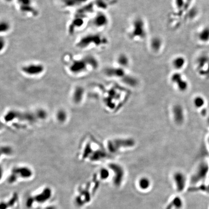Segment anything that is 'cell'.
Returning <instances> with one entry per match:
<instances>
[{
	"label": "cell",
	"instance_id": "16",
	"mask_svg": "<svg viewBox=\"0 0 209 209\" xmlns=\"http://www.w3.org/2000/svg\"><path fill=\"white\" fill-rule=\"evenodd\" d=\"M114 4L113 0H91L88 5L95 14L98 12H106Z\"/></svg>",
	"mask_w": 209,
	"mask_h": 209
},
{
	"label": "cell",
	"instance_id": "18",
	"mask_svg": "<svg viewBox=\"0 0 209 209\" xmlns=\"http://www.w3.org/2000/svg\"><path fill=\"white\" fill-rule=\"evenodd\" d=\"M172 180L177 192L181 193L184 191L186 185V177L185 175L181 171H176L173 174Z\"/></svg>",
	"mask_w": 209,
	"mask_h": 209
},
{
	"label": "cell",
	"instance_id": "17",
	"mask_svg": "<svg viewBox=\"0 0 209 209\" xmlns=\"http://www.w3.org/2000/svg\"><path fill=\"white\" fill-rule=\"evenodd\" d=\"M172 117L175 124L181 125L185 121V113L184 107L180 104H175L171 108Z\"/></svg>",
	"mask_w": 209,
	"mask_h": 209
},
{
	"label": "cell",
	"instance_id": "33",
	"mask_svg": "<svg viewBox=\"0 0 209 209\" xmlns=\"http://www.w3.org/2000/svg\"><path fill=\"white\" fill-rule=\"evenodd\" d=\"M4 3L7 5H14L16 0H2Z\"/></svg>",
	"mask_w": 209,
	"mask_h": 209
},
{
	"label": "cell",
	"instance_id": "5",
	"mask_svg": "<svg viewBox=\"0 0 209 209\" xmlns=\"http://www.w3.org/2000/svg\"><path fill=\"white\" fill-rule=\"evenodd\" d=\"M148 35V28L145 20L141 17H135L128 28L127 35L129 39L136 43H140L145 40Z\"/></svg>",
	"mask_w": 209,
	"mask_h": 209
},
{
	"label": "cell",
	"instance_id": "15",
	"mask_svg": "<svg viewBox=\"0 0 209 209\" xmlns=\"http://www.w3.org/2000/svg\"><path fill=\"white\" fill-rule=\"evenodd\" d=\"M111 173L113 174V183L116 187H120L123 183L125 179V169L118 163H111L107 166Z\"/></svg>",
	"mask_w": 209,
	"mask_h": 209
},
{
	"label": "cell",
	"instance_id": "2",
	"mask_svg": "<svg viewBox=\"0 0 209 209\" xmlns=\"http://www.w3.org/2000/svg\"><path fill=\"white\" fill-rule=\"evenodd\" d=\"M110 42L103 32L93 31L87 32L77 38L74 47L83 52L101 51L109 46Z\"/></svg>",
	"mask_w": 209,
	"mask_h": 209
},
{
	"label": "cell",
	"instance_id": "7",
	"mask_svg": "<svg viewBox=\"0 0 209 209\" xmlns=\"http://www.w3.org/2000/svg\"><path fill=\"white\" fill-rule=\"evenodd\" d=\"M14 6L19 14L28 19H35L40 15L39 9L35 0H16Z\"/></svg>",
	"mask_w": 209,
	"mask_h": 209
},
{
	"label": "cell",
	"instance_id": "19",
	"mask_svg": "<svg viewBox=\"0 0 209 209\" xmlns=\"http://www.w3.org/2000/svg\"><path fill=\"white\" fill-rule=\"evenodd\" d=\"M85 89L81 85L74 87L71 91V99L72 102L76 105L81 104L85 97Z\"/></svg>",
	"mask_w": 209,
	"mask_h": 209
},
{
	"label": "cell",
	"instance_id": "28",
	"mask_svg": "<svg viewBox=\"0 0 209 209\" xmlns=\"http://www.w3.org/2000/svg\"><path fill=\"white\" fill-rule=\"evenodd\" d=\"M138 185L140 189L143 191L147 190L151 186V181L149 178L144 176L139 179Z\"/></svg>",
	"mask_w": 209,
	"mask_h": 209
},
{
	"label": "cell",
	"instance_id": "29",
	"mask_svg": "<svg viewBox=\"0 0 209 209\" xmlns=\"http://www.w3.org/2000/svg\"><path fill=\"white\" fill-rule=\"evenodd\" d=\"M198 40L202 43H205L209 40V28L205 27L201 29L198 34Z\"/></svg>",
	"mask_w": 209,
	"mask_h": 209
},
{
	"label": "cell",
	"instance_id": "31",
	"mask_svg": "<svg viewBox=\"0 0 209 209\" xmlns=\"http://www.w3.org/2000/svg\"><path fill=\"white\" fill-rule=\"evenodd\" d=\"M193 104L196 109H201L205 105V101L202 96H196L193 99Z\"/></svg>",
	"mask_w": 209,
	"mask_h": 209
},
{
	"label": "cell",
	"instance_id": "9",
	"mask_svg": "<svg viewBox=\"0 0 209 209\" xmlns=\"http://www.w3.org/2000/svg\"><path fill=\"white\" fill-rule=\"evenodd\" d=\"M135 145V141L131 138H115L107 140L106 143V151L114 154L123 149L132 148Z\"/></svg>",
	"mask_w": 209,
	"mask_h": 209
},
{
	"label": "cell",
	"instance_id": "6",
	"mask_svg": "<svg viewBox=\"0 0 209 209\" xmlns=\"http://www.w3.org/2000/svg\"><path fill=\"white\" fill-rule=\"evenodd\" d=\"M126 70L114 65L104 69V74L106 77L119 80L128 86L136 87L138 84V80L130 75Z\"/></svg>",
	"mask_w": 209,
	"mask_h": 209
},
{
	"label": "cell",
	"instance_id": "21",
	"mask_svg": "<svg viewBox=\"0 0 209 209\" xmlns=\"http://www.w3.org/2000/svg\"><path fill=\"white\" fill-rule=\"evenodd\" d=\"M164 45L163 39L158 36H154L149 41V48L151 52L155 54H158L161 52Z\"/></svg>",
	"mask_w": 209,
	"mask_h": 209
},
{
	"label": "cell",
	"instance_id": "3",
	"mask_svg": "<svg viewBox=\"0 0 209 209\" xmlns=\"http://www.w3.org/2000/svg\"><path fill=\"white\" fill-rule=\"evenodd\" d=\"M79 156L81 160L97 162L106 158L107 151L105 149L100 148L95 140L88 138L84 140L81 144Z\"/></svg>",
	"mask_w": 209,
	"mask_h": 209
},
{
	"label": "cell",
	"instance_id": "11",
	"mask_svg": "<svg viewBox=\"0 0 209 209\" xmlns=\"http://www.w3.org/2000/svg\"><path fill=\"white\" fill-rule=\"evenodd\" d=\"M110 19L106 12H98L92 16L90 25L94 29V31L102 32L109 27Z\"/></svg>",
	"mask_w": 209,
	"mask_h": 209
},
{
	"label": "cell",
	"instance_id": "27",
	"mask_svg": "<svg viewBox=\"0 0 209 209\" xmlns=\"http://www.w3.org/2000/svg\"><path fill=\"white\" fill-rule=\"evenodd\" d=\"M14 150L13 147L9 145L4 144L1 147V158H9L14 155Z\"/></svg>",
	"mask_w": 209,
	"mask_h": 209
},
{
	"label": "cell",
	"instance_id": "30",
	"mask_svg": "<svg viewBox=\"0 0 209 209\" xmlns=\"http://www.w3.org/2000/svg\"><path fill=\"white\" fill-rule=\"evenodd\" d=\"M111 173L110 170L107 166V168H102L99 170V176L102 180H106L109 179Z\"/></svg>",
	"mask_w": 209,
	"mask_h": 209
},
{
	"label": "cell",
	"instance_id": "1",
	"mask_svg": "<svg viewBox=\"0 0 209 209\" xmlns=\"http://www.w3.org/2000/svg\"><path fill=\"white\" fill-rule=\"evenodd\" d=\"M62 62L68 75L74 78H82L97 70L100 67L98 58L91 53L74 54L67 52Z\"/></svg>",
	"mask_w": 209,
	"mask_h": 209
},
{
	"label": "cell",
	"instance_id": "25",
	"mask_svg": "<svg viewBox=\"0 0 209 209\" xmlns=\"http://www.w3.org/2000/svg\"><path fill=\"white\" fill-rule=\"evenodd\" d=\"M56 121L60 124H64L68 120V112L64 109H60L56 111L55 114Z\"/></svg>",
	"mask_w": 209,
	"mask_h": 209
},
{
	"label": "cell",
	"instance_id": "14",
	"mask_svg": "<svg viewBox=\"0 0 209 209\" xmlns=\"http://www.w3.org/2000/svg\"><path fill=\"white\" fill-rule=\"evenodd\" d=\"M170 79L171 84L180 92H185L188 89V82L181 72H174Z\"/></svg>",
	"mask_w": 209,
	"mask_h": 209
},
{
	"label": "cell",
	"instance_id": "23",
	"mask_svg": "<svg viewBox=\"0 0 209 209\" xmlns=\"http://www.w3.org/2000/svg\"><path fill=\"white\" fill-rule=\"evenodd\" d=\"M115 65L126 69L130 65L129 57L125 53L119 54L115 59Z\"/></svg>",
	"mask_w": 209,
	"mask_h": 209
},
{
	"label": "cell",
	"instance_id": "13",
	"mask_svg": "<svg viewBox=\"0 0 209 209\" xmlns=\"http://www.w3.org/2000/svg\"><path fill=\"white\" fill-rule=\"evenodd\" d=\"M91 0H58V6L65 13L73 14Z\"/></svg>",
	"mask_w": 209,
	"mask_h": 209
},
{
	"label": "cell",
	"instance_id": "32",
	"mask_svg": "<svg viewBox=\"0 0 209 209\" xmlns=\"http://www.w3.org/2000/svg\"><path fill=\"white\" fill-rule=\"evenodd\" d=\"M8 46V40L6 36H1L0 37V52L2 54L6 52Z\"/></svg>",
	"mask_w": 209,
	"mask_h": 209
},
{
	"label": "cell",
	"instance_id": "10",
	"mask_svg": "<svg viewBox=\"0 0 209 209\" xmlns=\"http://www.w3.org/2000/svg\"><path fill=\"white\" fill-rule=\"evenodd\" d=\"M193 0H172L174 12L172 14L173 21H176L178 23L185 15H186L189 9L190 8Z\"/></svg>",
	"mask_w": 209,
	"mask_h": 209
},
{
	"label": "cell",
	"instance_id": "34",
	"mask_svg": "<svg viewBox=\"0 0 209 209\" xmlns=\"http://www.w3.org/2000/svg\"><path fill=\"white\" fill-rule=\"evenodd\" d=\"M208 141H209V140H208Z\"/></svg>",
	"mask_w": 209,
	"mask_h": 209
},
{
	"label": "cell",
	"instance_id": "22",
	"mask_svg": "<svg viewBox=\"0 0 209 209\" xmlns=\"http://www.w3.org/2000/svg\"><path fill=\"white\" fill-rule=\"evenodd\" d=\"M187 61L184 56H176L172 59L171 65L174 71L181 72L186 66Z\"/></svg>",
	"mask_w": 209,
	"mask_h": 209
},
{
	"label": "cell",
	"instance_id": "24",
	"mask_svg": "<svg viewBox=\"0 0 209 209\" xmlns=\"http://www.w3.org/2000/svg\"><path fill=\"white\" fill-rule=\"evenodd\" d=\"M11 22L7 19H2L0 22V35L2 36H6L9 34L12 30Z\"/></svg>",
	"mask_w": 209,
	"mask_h": 209
},
{
	"label": "cell",
	"instance_id": "12",
	"mask_svg": "<svg viewBox=\"0 0 209 209\" xmlns=\"http://www.w3.org/2000/svg\"><path fill=\"white\" fill-rule=\"evenodd\" d=\"M33 175V171L29 166L18 165L15 166L11 170L8 181L10 183H15L18 180L30 179Z\"/></svg>",
	"mask_w": 209,
	"mask_h": 209
},
{
	"label": "cell",
	"instance_id": "26",
	"mask_svg": "<svg viewBox=\"0 0 209 209\" xmlns=\"http://www.w3.org/2000/svg\"><path fill=\"white\" fill-rule=\"evenodd\" d=\"M184 205L183 200L180 196H175L167 205L165 209H181Z\"/></svg>",
	"mask_w": 209,
	"mask_h": 209
},
{
	"label": "cell",
	"instance_id": "8",
	"mask_svg": "<svg viewBox=\"0 0 209 209\" xmlns=\"http://www.w3.org/2000/svg\"><path fill=\"white\" fill-rule=\"evenodd\" d=\"M47 68L41 62L30 61L21 65L20 71L22 75L29 79H37L45 74Z\"/></svg>",
	"mask_w": 209,
	"mask_h": 209
},
{
	"label": "cell",
	"instance_id": "4",
	"mask_svg": "<svg viewBox=\"0 0 209 209\" xmlns=\"http://www.w3.org/2000/svg\"><path fill=\"white\" fill-rule=\"evenodd\" d=\"M91 17L80 11L71 14L66 24V30L68 35L73 36L85 30L90 25Z\"/></svg>",
	"mask_w": 209,
	"mask_h": 209
},
{
	"label": "cell",
	"instance_id": "20",
	"mask_svg": "<svg viewBox=\"0 0 209 209\" xmlns=\"http://www.w3.org/2000/svg\"><path fill=\"white\" fill-rule=\"evenodd\" d=\"M208 170V166L205 163L200 164L196 169L195 174L191 178L192 184H196L199 183L205 178Z\"/></svg>",
	"mask_w": 209,
	"mask_h": 209
}]
</instances>
